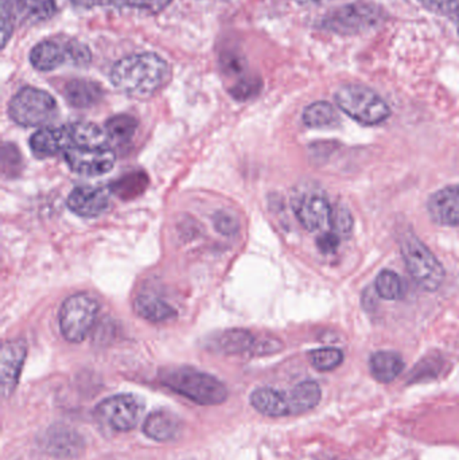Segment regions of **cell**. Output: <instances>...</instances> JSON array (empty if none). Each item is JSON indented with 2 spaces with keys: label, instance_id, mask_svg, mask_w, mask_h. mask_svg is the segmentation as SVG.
I'll use <instances>...</instances> for the list:
<instances>
[{
  "label": "cell",
  "instance_id": "25",
  "mask_svg": "<svg viewBox=\"0 0 459 460\" xmlns=\"http://www.w3.org/2000/svg\"><path fill=\"white\" fill-rule=\"evenodd\" d=\"M137 129V120L129 115H116L105 123V132L110 140L129 142Z\"/></svg>",
  "mask_w": 459,
  "mask_h": 460
},
{
  "label": "cell",
  "instance_id": "27",
  "mask_svg": "<svg viewBox=\"0 0 459 460\" xmlns=\"http://www.w3.org/2000/svg\"><path fill=\"white\" fill-rule=\"evenodd\" d=\"M310 364L320 372H331L336 369L344 361V353L339 349L323 348L310 351Z\"/></svg>",
  "mask_w": 459,
  "mask_h": 460
},
{
  "label": "cell",
  "instance_id": "10",
  "mask_svg": "<svg viewBox=\"0 0 459 460\" xmlns=\"http://www.w3.org/2000/svg\"><path fill=\"white\" fill-rule=\"evenodd\" d=\"M142 402L132 394H116L97 404L96 418L116 432H129L137 429L142 416Z\"/></svg>",
  "mask_w": 459,
  "mask_h": 460
},
{
  "label": "cell",
  "instance_id": "22",
  "mask_svg": "<svg viewBox=\"0 0 459 460\" xmlns=\"http://www.w3.org/2000/svg\"><path fill=\"white\" fill-rule=\"evenodd\" d=\"M369 369L379 383H393L403 372L404 361L393 351H377L369 359Z\"/></svg>",
  "mask_w": 459,
  "mask_h": 460
},
{
  "label": "cell",
  "instance_id": "11",
  "mask_svg": "<svg viewBox=\"0 0 459 460\" xmlns=\"http://www.w3.org/2000/svg\"><path fill=\"white\" fill-rule=\"evenodd\" d=\"M56 0H2V43L5 46L18 19L27 23L49 21L56 13Z\"/></svg>",
  "mask_w": 459,
  "mask_h": 460
},
{
  "label": "cell",
  "instance_id": "4",
  "mask_svg": "<svg viewBox=\"0 0 459 460\" xmlns=\"http://www.w3.org/2000/svg\"><path fill=\"white\" fill-rule=\"evenodd\" d=\"M402 256L415 281L426 291H437L445 281V270L436 254L411 230L402 233Z\"/></svg>",
  "mask_w": 459,
  "mask_h": 460
},
{
  "label": "cell",
  "instance_id": "35",
  "mask_svg": "<svg viewBox=\"0 0 459 460\" xmlns=\"http://www.w3.org/2000/svg\"><path fill=\"white\" fill-rule=\"evenodd\" d=\"M312 2H322V0H312Z\"/></svg>",
  "mask_w": 459,
  "mask_h": 460
},
{
  "label": "cell",
  "instance_id": "32",
  "mask_svg": "<svg viewBox=\"0 0 459 460\" xmlns=\"http://www.w3.org/2000/svg\"><path fill=\"white\" fill-rule=\"evenodd\" d=\"M340 241H341V237L331 229V232H325L318 238L317 245L322 253H331L339 248Z\"/></svg>",
  "mask_w": 459,
  "mask_h": 460
},
{
  "label": "cell",
  "instance_id": "33",
  "mask_svg": "<svg viewBox=\"0 0 459 460\" xmlns=\"http://www.w3.org/2000/svg\"><path fill=\"white\" fill-rule=\"evenodd\" d=\"M72 3L77 7L86 8V10L105 5V0H72Z\"/></svg>",
  "mask_w": 459,
  "mask_h": 460
},
{
  "label": "cell",
  "instance_id": "5",
  "mask_svg": "<svg viewBox=\"0 0 459 460\" xmlns=\"http://www.w3.org/2000/svg\"><path fill=\"white\" fill-rule=\"evenodd\" d=\"M336 102L342 112L364 126H377L391 116V108L376 92L368 86L349 84L336 93Z\"/></svg>",
  "mask_w": 459,
  "mask_h": 460
},
{
  "label": "cell",
  "instance_id": "24",
  "mask_svg": "<svg viewBox=\"0 0 459 460\" xmlns=\"http://www.w3.org/2000/svg\"><path fill=\"white\" fill-rule=\"evenodd\" d=\"M304 123L310 128H336L340 124V116L331 102H317L305 110Z\"/></svg>",
  "mask_w": 459,
  "mask_h": 460
},
{
  "label": "cell",
  "instance_id": "19",
  "mask_svg": "<svg viewBox=\"0 0 459 460\" xmlns=\"http://www.w3.org/2000/svg\"><path fill=\"white\" fill-rule=\"evenodd\" d=\"M69 134V147H110V137L100 127L86 121L66 126Z\"/></svg>",
  "mask_w": 459,
  "mask_h": 460
},
{
  "label": "cell",
  "instance_id": "17",
  "mask_svg": "<svg viewBox=\"0 0 459 460\" xmlns=\"http://www.w3.org/2000/svg\"><path fill=\"white\" fill-rule=\"evenodd\" d=\"M70 140L65 127H45L35 132L30 139V148L38 159L53 158L69 148Z\"/></svg>",
  "mask_w": 459,
  "mask_h": 460
},
{
  "label": "cell",
  "instance_id": "30",
  "mask_svg": "<svg viewBox=\"0 0 459 460\" xmlns=\"http://www.w3.org/2000/svg\"><path fill=\"white\" fill-rule=\"evenodd\" d=\"M352 226L353 220L349 210L341 207L336 208L333 210V220H331V229L341 237V235L349 234Z\"/></svg>",
  "mask_w": 459,
  "mask_h": 460
},
{
  "label": "cell",
  "instance_id": "29",
  "mask_svg": "<svg viewBox=\"0 0 459 460\" xmlns=\"http://www.w3.org/2000/svg\"><path fill=\"white\" fill-rule=\"evenodd\" d=\"M426 10L437 15L446 16L453 22L459 13V0H418Z\"/></svg>",
  "mask_w": 459,
  "mask_h": 460
},
{
  "label": "cell",
  "instance_id": "31",
  "mask_svg": "<svg viewBox=\"0 0 459 460\" xmlns=\"http://www.w3.org/2000/svg\"><path fill=\"white\" fill-rule=\"evenodd\" d=\"M215 226L224 235L236 234L239 232V223L229 213H218L215 217Z\"/></svg>",
  "mask_w": 459,
  "mask_h": 460
},
{
  "label": "cell",
  "instance_id": "23",
  "mask_svg": "<svg viewBox=\"0 0 459 460\" xmlns=\"http://www.w3.org/2000/svg\"><path fill=\"white\" fill-rule=\"evenodd\" d=\"M256 345L258 342L255 337L247 330H228L215 340L216 350L228 356L248 353V351L255 353Z\"/></svg>",
  "mask_w": 459,
  "mask_h": 460
},
{
  "label": "cell",
  "instance_id": "8",
  "mask_svg": "<svg viewBox=\"0 0 459 460\" xmlns=\"http://www.w3.org/2000/svg\"><path fill=\"white\" fill-rule=\"evenodd\" d=\"M8 113L18 126H45L56 118L57 102L48 92L26 86L11 99Z\"/></svg>",
  "mask_w": 459,
  "mask_h": 460
},
{
  "label": "cell",
  "instance_id": "16",
  "mask_svg": "<svg viewBox=\"0 0 459 460\" xmlns=\"http://www.w3.org/2000/svg\"><path fill=\"white\" fill-rule=\"evenodd\" d=\"M428 215L441 226H459V185L447 186L428 199Z\"/></svg>",
  "mask_w": 459,
  "mask_h": 460
},
{
  "label": "cell",
  "instance_id": "21",
  "mask_svg": "<svg viewBox=\"0 0 459 460\" xmlns=\"http://www.w3.org/2000/svg\"><path fill=\"white\" fill-rule=\"evenodd\" d=\"M102 86L93 81L72 80L65 86V97L75 108H91L102 99Z\"/></svg>",
  "mask_w": 459,
  "mask_h": 460
},
{
  "label": "cell",
  "instance_id": "1",
  "mask_svg": "<svg viewBox=\"0 0 459 460\" xmlns=\"http://www.w3.org/2000/svg\"><path fill=\"white\" fill-rule=\"evenodd\" d=\"M170 77V67L155 53L132 54L119 59L110 70V81L121 93L134 99L155 94Z\"/></svg>",
  "mask_w": 459,
  "mask_h": 460
},
{
  "label": "cell",
  "instance_id": "2",
  "mask_svg": "<svg viewBox=\"0 0 459 460\" xmlns=\"http://www.w3.org/2000/svg\"><path fill=\"white\" fill-rule=\"evenodd\" d=\"M322 392L314 381H304L291 391L258 388L251 394V405L269 418H288L304 415L320 404Z\"/></svg>",
  "mask_w": 459,
  "mask_h": 460
},
{
  "label": "cell",
  "instance_id": "7",
  "mask_svg": "<svg viewBox=\"0 0 459 460\" xmlns=\"http://www.w3.org/2000/svg\"><path fill=\"white\" fill-rule=\"evenodd\" d=\"M91 59V50L85 45L67 37L42 40L30 53V62L40 72L58 69L67 62L77 66H85Z\"/></svg>",
  "mask_w": 459,
  "mask_h": 460
},
{
  "label": "cell",
  "instance_id": "26",
  "mask_svg": "<svg viewBox=\"0 0 459 460\" xmlns=\"http://www.w3.org/2000/svg\"><path fill=\"white\" fill-rule=\"evenodd\" d=\"M377 294L385 300H399L403 297L404 287L401 276L393 270H384L375 281Z\"/></svg>",
  "mask_w": 459,
  "mask_h": 460
},
{
  "label": "cell",
  "instance_id": "15",
  "mask_svg": "<svg viewBox=\"0 0 459 460\" xmlns=\"http://www.w3.org/2000/svg\"><path fill=\"white\" fill-rule=\"evenodd\" d=\"M26 354L27 346L24 341H10L3 345L0 376H2V394L4 399L10 397L18 385Z\"/></svg>",
  "mask_w": 459,
  "mask_h": 460
},
{
  "label": "cell",
  "instance_id": "3",
  "mask_svg": "<svg viewBox=\"0 0 459 460\" xmlns=\"http://www.w3.org/2000/svg\"><path fill=\"white\" fill-rule=\"evenodd\" d=\"M162 385L199 405H220L228 399V389L218 378L193 367H167L159 375Z\"/></svg>",
  "mask_w": 459,
  "mask_h": 460
},
{
  "label": "cell",
  "instance_id": "12",
  "mask_svg": "<svg viewBox=\"0 0 459 460\" xmlns=\"http://www.w3.org/2000/svg\"><path fill=\"white\" fill-rule=\"evenodd\" d=\"M293 208L299 223L309 232H320L331 226L334 209L322 191L309 190L299 194L294 199Z\"/></svg>",
  "mask_w": 459,
  "mask_h": 460
},
{
  "label": "cell",
  "instance_id": "34",
  "mask_svg": "<svg viewBox=\"0 0 459 460\" xmlns=\"http://www.w3.org/2000/svg\"><path fill=\"white\" fill-rule=\"evenodd\" d=\"M455 24H457V30H458V34H459V13H458L457 19H455Z\"/></svg>",
  "mask_w": 459,
  "mask_h": 460
},
{
  "label": "cell",
  "instance_id": "6",
  "mask_svg": "<svg viewBox=\"0 0 459 460\" xmlns=\"http://www.w3.org/2000/svg\"><path fill=\"white\" fill-rule=\"evenodd\" d=\"M384 21V10L371 2H355L334 8L321 19L320 27L339 35L369 31Z\"/></svg>",
  "mask_w": 459,
  "mask_h": 460
},
{
  "label": "cell",
  "instance_id": "13",
  "mask_svg": "<svg viewBox=\"0 0 459 460\" xmlns=\"http://www.w3.org/2000/svg\"><path fill=\"white\" fill-rule=\"evenodd\" d=\"M72 172L86 177L107 174L115 166V153L110 147H69L64 153Z\"/></svg>",
  "mask_w": 459,
  "mask_h": 460
},
{
  "label": "cell",
  "instance_id": "20",
  "mask_svg": "<svg viewBox=\"0 0 459 460\" xmlns=\"http://www.w3.org/2000/svg\"><path fill=\"white\" fill-rule=\"evenodd\" d=\"M134 308L140 318L153 323H161L177 315L174 307L156 295L140 294L135 299Z\"/></svg>",
  "mask_w": 459,
  "mask_h": 460
},
{
  "label": "cell",
  "instance_id": "9",
  "mask_svg": "<svg viewBox=\"0 0 459 460\" xmlns=\"http://www.w3.org/2000/svg\"><path fill=\"white\" fill-rule=\"evenodd\" d=\"M99 315V303L86 294L67 297L59 310V329L65 340L83 342Z\"/></svg>",
  "mask_w": 459,
  "mask_h": 460
},
{
  "label": "cell",
  "instance_id": "28",
  "mask_svg": "<svg viewBox=\"0 0 459 460\" xmlns=\"http://www.w3.org/2000/svg\"><path fill=\"white\" fill-rule=\"evenodd\" d=\"M172 0H105V5H115L119 8H134V10L146 11L156 13L163 11Z\"/></svg>",
  "mask_w": 459,
  "mask_h": 460
},
{
  "label": "cell",
  "instance_id": "18",
  "mask_svg": "<svg viewBox=\"0 0 459 460\" xmlns=\"http://www.w3.org/2000/svg\"><path fill=\"white\" fill-rule=\"evenodd\" d=\"M182 423L170 411H155L143 423V434L155 442H172L180 438Z\"/></svg>",
  "mask_w": 459,
  "mask_h": 460
},
{
  "label": "cell",
  "instance_id": "14",
  "mask_svg": "<svg viewBox=\"0 0 459 460\" xmlns=\"http://www.w3.org/2000/svg\"><path fill=\"white\" fill-rule=\"evenodd\" d=\"M70 212L84 218H96L104 215L110 205V197L105 189L97 186H78L67 197Z\"/></svg>",
  "mask_w": 459,
  "mask_h": 460
}]
</instances>
